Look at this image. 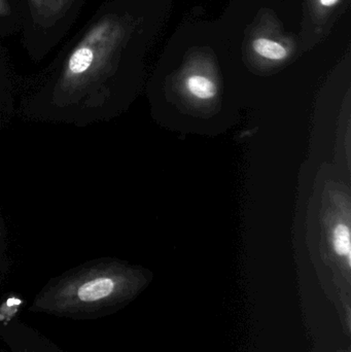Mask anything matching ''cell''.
Wrapping results in <instances>:
<instances>
[{"label": "cell", "instance_id": "5", "mask_svg": "<svg viewBox=\"0 0 351 352\" xmlns=\"http://www.w3.org/2000/svg\"><path fill=\"white\" fill-rule=\"evenodd\" d=\"M333 245L336 254L340 256H350V228L344 223H339L334 229Z\"/></svg>", "mask_w": 351, "mask_h": 352}, {"label": "cell", "instance_id": "3", "mask_svg": "<svg viewBox=\"0 0 351 352\" xmlns=\"http://www.w3.org/2000/svg\"><path fill=\"white\" fill-rule=\"evenodd\" d=\"M301 36L306 50H313L335 30L350 12L351 0H299Z\"/></svg>", "mask_w": 351, "mask_h": 352}, {"label": "cell", "instance_id": "6", "mask_svg": "<svg viewBox=\"0 0 351 352\" xmlns=\"http://www.w3.org/2000/svg\"><path fill=\"white\" fill-rule=\"evenodd\" d=\"M5 56H4L3 47L0 45V82H3L5 80Z\"/></svg>", "mask_w": 351, "mask_h": 352}, {"label": "cell", "instance_id": "2", "mask_svg": "<svg viewBox=\"0 0 351 352\" xmlns=\"http://www.w3.org/2000/svg\"><path fill=\"white\" fill-rule=\"evenodd\" d=\"M22 45L32 59L41 60L66 36L87 0H19Z\"/></svg>", "mask_w": 351, "mask_h": 352}, {"label": "cell", "instance_id": "1", "mask_svg": "<svg viewBox=\"0 0 351 352\" xmlns=\"http://www.w3.org/2000/svg\"><path fill=\"white\" fill-rule=\"evenodd\" d=\"M124 283L113 271L93 267L45 287L30 309L64 318H96L121 299Z\"/></svg>", "mask_w": 351, "mask_h": 352}, {"label": "cell", "instance_id": "4", "mask_svg": "<svg viewBox=\"0 0 351 352\" xmlns=\"http://www.w3.org/2000/svg\"><path fill=\"white\" fill-rule=\"evenodd\" d=\"M22 12L19 0H0V39L21 32Z\"/></svg>", "mask_w": 351, "mask_h": 352}]
</instances>
